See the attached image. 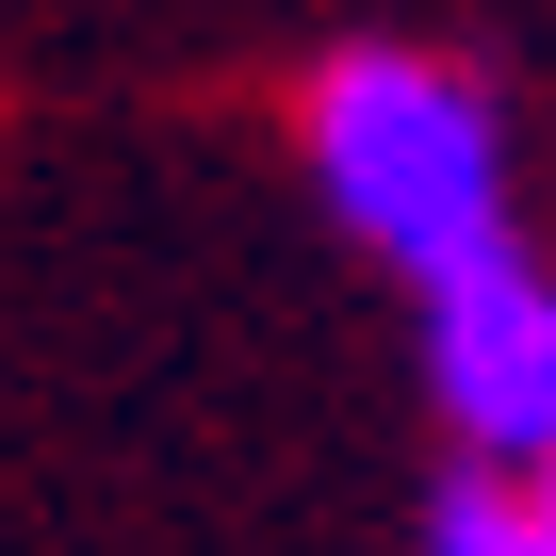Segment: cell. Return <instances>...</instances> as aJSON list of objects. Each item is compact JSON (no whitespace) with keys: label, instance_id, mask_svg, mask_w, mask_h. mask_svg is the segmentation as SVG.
<instances>
[{"label":"cell","instance_id":"cell-1","mask_svg":"<svg viewBox=\"0 0 556 556\" xmlns=\"http://www.w3.org/2000/svg\"><path fill=\"white\" fill-rule=\"evenodd\" d=\"M295 148H312L328 229H361V262H393L409 295H442V278L523 245L507 229V99L442 50H393V34L328 50L295 83Z\"/></svg>","mask_w":556,"mask_h":556},{"label":"cell","instance_id":"cell-3","mask_svg":"<svg viewBox=\"0 0 556 556\" xmlns=\"http://www.w3.org/2000/svg\"><path fill=\"white\" fill-rule=\"evenodd\" d=\"M426 556H556V523H540V491L523 475H442V507H426Z\"/></svg>","mask_w":556,"mask_h":556},{"label":"cell","instance_id":"cell-2","mask_svg":"<svg viewBox=\"0 0 556 556\" xmlns=\"http://www.w3.org/2000/svg\"><path fill=\"white\" fill-rule=\"evenodd\" d=\"M426 409L475 475H540L556 458V262H475L426 295Z\"/></svg>","mask_w":556,"mask_h":556},{"label":"cell","instance_id":"cell-4","mask_svg":"<svg viewBox=\"0 0 556 556\" xmlns=\"http://www.w3.org/2000/svg\"><path fill=\"white\" fill-rule=\"evenodd\" d=\"M523 491H540V523H556V458H540V475H523Z\"/></svg>","mask_w":556,"mask_h":556}]
</instances>
